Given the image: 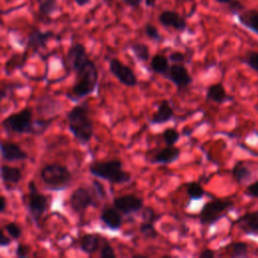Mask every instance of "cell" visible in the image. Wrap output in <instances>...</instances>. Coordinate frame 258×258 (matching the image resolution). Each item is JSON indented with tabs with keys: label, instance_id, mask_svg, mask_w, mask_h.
<instances>
[{
	"label": "cell",
	"instance_id": "e0dca14e",
	"mask_svg": "<svg viewBox=\"0 0 258 258\" xmlns=\"http://www.w3.org/2000/svg\"><path fill=\"white\" fill-rule=\"evenodd\" d=\"M236 224L244 233L258 235V211L244 214L236 221Z\"/></svg>",
	"mask_w": 258,
	"mask_h": 258
},
{
	"label": "cell",
	"instance_id": "836d02e7",
	"mask_svg": "<svg viewBox=\"0 0 258 258\" xmlns=\"http://www.w3.org/2000/svg\"><path fill=\"white\" fill-rule=\"evenodd\" d=\"M117 256L114 248L111 246V244L109 242H107L106 240L103 241L102 246H101V250H100V257L102 258H106V257H113L115 258Z\"/></svg>",
	"mask_w": 258,
	"mask_h": 258
},
{
	"label": "cell",
	"instance_id": "277c9868",
	"mask_svg": "<svg viewBox=\"0 0 258 258\" xmlns=\"http://www.w3.org/2000/svg\"><path fill=\"white\" fill-rule=\"evenodd\" d=\"M40 178L44 186L52 191L66 189L72 180L69 168L59 163H47L40 169Z\"/></svg>",
	"mask_w": 258,
	"mask_h": 258
},
{
	"label": "cell",
	"instance_id": "f1b7e54d",
	"mask_svg": "<svg viewBox=\"0 0 258 258\" xmlns=\"http://www.w3.org/2000/svg\"><path fill=\"white\" fill-rule=\"evenodd\" d=\"M179 132L174 128H166L162 132V138L166 145H174L179 139Z\"/></svg>",
	"mask_w": 258,
	"mask_h": 258
},
{
	"label": "cell",
	"instance_id": "f546056e",
	"mask_svg": "<svg viewBox=\"0 0 258 258\" xmlns=\"http://www.w3.org/2000/svg\"><path fill=\"white\" fill-rule=\"evenodd\" d=\"M248 255V245L245 242H236L232 245L231 257H246Z\"/></svg>",
	"mask_w": 258,
	"mask_h": 258
},
{
	"label": "cell",
	"instance_id": "ee69618b",
	"mask_svg": "<svg viewBox=\"0 0 258 258\" xmlns=\"http://www.w3.org/2000/svg\"><path fill=\"white\" fill-rule=\"evenodd\" d=\"M6 208H7V200H6L5 196H1L0 197V212L4 213Z\"/></svg>",
	"mask_w": 258,
	"mask_h": 258
},
{
	"label": "cell",
	"instance_id": "2e32d148",
	"mask_svg": "<svg viewBox=\"0 0 258 258\" xmlns=\"http://www.w3.org/2000/svg\"><path fill=\"white\" fill-rule=\"evenodd\" d=\"M104 239L96 233H89L85 234L80 238L79 246L81 251H83L86 254H93L97 252V250L102 246Z\"/></svg>",
	"mask_w": 258,
	"mask_h": 258
},
{
	"label": "cell",
	"instance_id": "5b68a950",
	"mask_svg": "<svg viewBox=\"0 0 258 258\" xmlns=\"http://www.w3.org/2000/svg\"><path fill=\"white\" fill-rule=\"evenodd\" d=\"M2 127L9 133L35 135V121H32V112L29 108L8 115L3 119Z\"/></svg>",
	"mask_w": 258,
	"mask_h": 258
},
{
	"label": "cell",
	"instance_id": "30bf717a",
	"mask_svg": "<svg viewBox=\"0 0 258 258\" xmlns=\"http://www.w3.org/2000/svg\"><path fill=\"white\" fill-rule=\"evenodd\" d=\"M164 77L170 81L178 91L184 90L192 83V78L187 69L180 63H173L169 66Z\"/></svg>",
	"mask_w": 258,
	"mask_h": 258
},
{
	"label": "cell",
	"instance_id": "4316f807",
	"mask_svg": "<svg viewBox=\"0 0 258 258\" xmlns=\"http://www.w3.org/2000/svg\"><path fill=\"white\" fill-rule=\"evenodd\" d=\"M39 12L44 16H50L58 10L56 0H36Z\"/></svg>",
	"mask_w": 258,
	"mask_h": 258
},
{
	"label": "cell",
	"instance_id": "d590c367",
	"mask_svg": "<svg viewBox=\"0 0 258 258\" xmlns=\"http://www.w3.org/2000/svg\"><path fill=\"white\" fill-rule=\"evenodd\" d=\"M30 247L26 244H23V243H18L17 244V247L15 249V255L16 257L18 258H25L29 255L30 253Z\"/></svg>",
	"mask_w": 258,
	"mask_h": 258
},
{
	"label": "cell",
	"instance_id": "cb8c5ba5",
	"mask_svg": "<svg viewBox=\"0 0 258 258\" xmlns=\"http://www.w3.org/2000/svg\"><path fill=\"white\" fill-rule=\"evenodd\" d=\"M150 68L154 73L164 76L169 69L168 58L165 55L160 53L154 54L150 58Z\"/></svg>",
	"mask_w": 258,
	"mask_h": 258
},
{
	"label": "cell",
	"instance_id": "7c38bea8",
	"mask_svg": "<svg viewBox=\"0 0 258 258\" xmlns=\"http://www.w3.org/2000/svg\"><path fill=\"white\" fill-rule=\"evenodd\" d=\"M158 21L162 26L171 27L178 31H182L186 28L185 19L173 10H163L158 15Z\"/></svg>",
	"mask_w": 258,
	"mask_h": 258
},
{
	"label": "cell",
	"instance_id": "ab89813d",
	"mask_svg": "<svg viewBox=\"0 0 258 258\" xmlns=\"http://www.w3.org/2000/svg\"><path fill=\"white\" fill-rule=\"evenodd\" d=\"M230 4V8H231V10L233 11V12H241V10H243V5L241 4V2L240 1H237V0H233L231 3H229Z\"/></svg>",
	"mask_w": 258,
	"mask_h": 258
},
{
	"label": "cell",
	"instance_id": "52a82bcc",
	"mask_svg": "<svg viewBox=\"0 0 258 258\" xmlns=\"http://www.w3.org/2000/svg\"><path fill=\"white\" fill-rule=\"evenodd\" d=\"M47 208V197L37 190L33 180L28 182V201L27 209L33 221L38 224V221L44 214Z\"/></svg>",
	"mask_w": 258,
	"mask_h": 258
},
{
	"label": "cell",
	"instance_id": "bcb514c9",
	"mask_svg": "<svg viewBox=\"0 0 258 258\" xmlns=\"http://www.w3.org/2000/svg\"><path fill=\"white\" fill-rule=\"evenodd\" d=\"M156 3V0H145V5L148 7H153Z\"/></svg>",
	"mask_w": 258,
	"mask_h": 258
},
{
	"label": "cell",
	"instance_id": "d6a6232c",
	"mask_svg": "<svg viewBox=\"0 0 258 258\" xmlns=\"http://www.w3.org/2000/svg\"><path fill=\"white\" fill-rule=\"evenodd\" d=\"M243 61L249 66L252 70L258 73V52L257 51H249L245 56Z\"/></svg>",
	"mask_w": 258,
	"mask_h": 258
},
{
	"label": "cell",
	"instance_id": "7dc6e473",
	"mask_svg": "<svg viewBox=\"0 0 258 258\" xmlns=\"http://www.w3.org/2000/svg\"><path fill=\"white\" fill-rule=\"evenodd\" d=\"M218 3H221V4H229L231 3L233 0H216Z\"/></svg>",
	"mask_w": 258,
	"mask_h": 258
},
{
	"label": "cell",
	"instance_id": "b9f144b4",
	"mask_svg": "<svg viewBox=\"0 0 258 258\" xmlns=\"http://www.w3.org/2000/svg\"><path fill=\"white\" fill-rule=\"evenodd\" d=\"M215 255H216V253L213 250L205 249L199 254V257H201V258H213V257H215Z\"/></svg>",
	"mask_w": 258,
	"mask_h": 258
},
{
	"label": "cell",
	"instance_id": "7402d4cb",
	"mask_svg": "<svg viewBox=\"0 0 258 258\" xmlns=\"http://www.w3.org/2000/svg\"><path fill=\"white\" fill-rule=\"evenodd\" d=\"M2 181L7 185H15L22 179V172L18 167L3 164L1 167Z\"/></svg>",
	"mask_w": 258,
	"mask_h": 258
},
{
	"label": "cell",
	"instance_id": "6da1fadb",
	"mask_svg": "<svg viewBox=\"0 0 258 258\" xmlns=\"http://www.w3.org/2000/svg\"><path fill=\"white\" fill-rule=\"evenodd\" d=\"M67 64L75 73L76 82L67 97L74 102L92 95L99 83V73L95 62L89 57L87 49L82 43H74L67 52Z\"/></svg>",
	"mask_w": 258,
	"mask_h": 258
},
{
	"label": "cell",
	"instance_id": "5bb4252c",
	"mask_svg": "<svg viewBox=\"0 0 258 258\" xmlns=\"http://www.w3.org/2000/svg\"><path fill=\"white\" fill-rule=\"evenodd\" d=\"M121 212L114 208H105L102 210L100 214V220L105 225V227L109 228L113 231H118L123 223V218L121 216Z\"/></svg>",
	"mask_w": 258,
	"mask_h": 258
},
{
	"label": "cell",
	"instance_id": "7a4b0ae2",
	"mask_svg": "<svg viewBox=\"0 0 258 258\" xmlns=\"http://www.w3.org/2000/svg\"><path fill=\"white\" fill-rule=\"evenodd\" d=\"M69 129L81 144H88L94 133L93 121L90 117V109L87 103L74 106L67 113Z\"/></svg>",
	"mask_w": 258,
	"mask_h": 258
},
{
	"label": "cell",
	"instance_id": "7bdbcfd3",
	"mask_svg": "<svg viewBox=\"0 0 258 258\" xmlns=\"http://www.w3.org/2000/svg\"><path fill=\"white\" fill-rule=\"evenodd\" d=\"M122 2L130 7H138L140 6L142 0H122Z\"/></svg>",
	"mask_w": 258,
	"mask_h": 258
},
{
	"label": "cell",
	"instance_id": "44dd1931",
	"mask_svg": "<svg viewBox=\"0 0 258 258\" xmlns=\"http://www.w3.org/2000/svg\"><path fill=\"white\" fill-rule=\"evenodd\" d=\"M206 98H207V100L212 101L214 103H218V104L225 103L226 101H229L231 99L228 96L224 86L220 83L214 84V85H211L210 87H208L207 93H206Z\"/></svg>",
	"mask_w": 258,
	"mask_h": 258
},
{
	"label": "cell",
	"instance_id": "8d00e7d4",
	"mask_svg": "<svg viewBox=\"0 0 258 258\" xmlns=\"http://www.w3.org/2000/svg\"><path fill=\"white\" fill-rule=\"evenodd\" d=\"M92 184H93V189H94L95 194L97 195V197H99L101 200L105 199L106 198V190H105L104 185L101 182H99L97 179H94L92 181Z\"/></svg>",
	"mask_w": 258,
	"mask_h": 258
},
{
	"label": "cell",
	"instance_id": "4dcf8cb0",
	"mask_svg": "<svg viewBox=\"0 0 258 258\" xmlns=\"http://www.w3.org/2000/svg\"><path fill=\"white\" fill-rule=\"evenodd\" d=\"M141 218L144 222L155 223L160 219V215L157 214L152 208L150 207H143L141 210Z\"/></svg>",
	"mask_w": 258,
	"mask_h": 258
},
{
	"label": "cell",
	"instance_id": "ffe728a7",
	"mask_svg": "<svg viewBox=\"0 0 258 258\" xmlns=\"http://www.w3.org/2000/svg\"><path fill=\"white\" fill-rule=\"evenodd\" d=\"M237 17L243 26L258 34V10L251 9L239 12L237 13Z\"/></svg>",
	"mask_w": 258,
	"mask_h": 258
},
{
	"label": "cell",
	"instance_id": "8fae6325",
	"mask_svg": "<svg viewBox=\"0 0 258 258\" xmlns=\"http://www.w3.org/2000/svg\"><path fill=\"white\" fill-rule=\"evenodd\" d=\"M113 206L124 215L138 213L144 207L143 200L134 195H124L113 200Z\"/></svg>",
	"mask_w": 258,
	"mask_h": 258
},
{
	"label": "cell",
	"instance_id": "ba28073f",
	"mask_svg": "<svg viewBox=\"0 0 258 258\" xmlns=\"http://www.w3.org/2000/svg\"><path fill=\"white\" fill-rule=\"evenodd\" d=\"M110 73L118 80L119 83L126 87H135L138 85V80L133 70L124 64L118 58H111L109 61Z\"/></svg>",
	"mask_w": 258,
	"mask_h": 258
},
{
	"label": "cell",
	"instance_id": "4fadbf2b",
	"mask_svg": "<svg viewBox=\"0 0 258 258\" xmlns=\"http://www.w3.org/2000/svg\"><path fill=\"white\" fill-rule=\"evenodd\" d=\"M1 155L4 161L14 162L21 161L28 158L27 153L14 142H2L1 143Z\"/></svg>",
	"mask_w": 258,
	"mask_h": 258
},
{
	"label": "cell",
	"instance_id": "d6986e66",
	"mask_svg": "<svg viewBox=\"0 0 258 258\" xmlns=\"http://www.w3.org/2000/svg\"><path fill=\"white\" fill-rule=\"evenodd\" d=\"M180 156V149L173 145H167L162 148L156 155L153 157V163L159 164H169L176 161Z\"/></svg>",
	"mask_w": 258,
	"mask_h": 258
},
{
	"label": "cell",
	"instance_id": "9c48e42d",
	"mask_svg": "<svg viewBox=\"0 0 258 258\" xmlns=\"http://www.w3.org/2000/svg\"><path fill=\"white\" fill-rule=\"evenodd\" d=\"M69 204L71 209L79 214L83 215L90 207H95V202L90 191L85 187H77L70 196Z\"/></svg>",
	"mask_w": 258,
	"mask_h": 258
},
{
	"label": "cell",
	"instance_id": "74e56055",
	"mask_svg": "<svg viewBox=\"0 0 258 258\" xmlns=\"http://www.w3.org/2000/svg\"><path fill=\"white\" fill-rule=\"evenodd\" d=\"M185 54L181 51H173L168 55V59L173 63H182L185 60Z\"/></svg>",
	"mask_w": 258,
	"mask_h": 258
},
{
	"label": "cell",
	"instance_id": "e575fe53",
	"mask_svg": "<svg viewBox=\"0 0 258 258\" xmlns=\"http://www.w3.org/2000/svg\"><path fill=\"white\" fill-rule=\"evenodd\" d=\"M144 32H145L146 36H147L148 38L152 39V40H157V41H158V40L161 39V35H160L158 29H157L154 25H152V24H150V23H147V24L145 25V27H144Z\"/></svg>",
	"mask_w": 258,
	"mask_h": 258
},
{
	"label": "cell",
	"instance_id": "484cf974",
	"mask_svg": "<svg viewBox=\"0 0 258 258\" xmlns=\"http://www.w3.org/2000/svg\"><path fill=\"white\" fill-rule=\"evenodd\" d=\"M130 49L134 53L137 59L141 61H147L150 58L149 47L143 42H134L130 45Z\"/></svg>",
	"mask_w": 258,
	"mask_h": 258
},
{
	"label": "cell",
	"instance_id": "c3c4849f",
	"mask_svg": "<svg viewBox=\"0 0 258 258\" xmlns=\"http://www.w3.org/2000/svg\"><path fill=\"white\" fill-rule=\"evenodd\" d=\"M177 1H182L183 2V1H191V0H177Z\"/></svg>",
	"mask_w": 258,
	"mask_h": 258
},
{
	"label": "cell",
	"instance_id": "1f68e13d",
	"mask_svg": "<svg viewBox=\"0 0 258 258\" xmlns=\"http://www.w3.org/2000/svg\"><path fill=\"white\" fill-rule=\"evenodd\" d=\"M5 230L7 232V234L9 235V237H11L12 239H19L22 236V229L20 228V226L14 222H10L7 223L5 225Z\"/></svg>",
	"mask_w": 258,
	"mask_h": 258
},
{
	"label": "cell",
	"instance_id": "ac0fdd59",
	"mask_svg": "<svg viewBox=\"0 0 258 258\" xmlns=\"http://www.w3.org/2000/svg\"><path fill=\"white\" fill-rule=\"evenodd\" d=\"M54 36L52 31H41L38 29L32 30L27 38L28 47L32 48L34 51L42 48L46 45L47 41Z\"/></svg>",
	"mask_w": 258,
	"mask_h": 258
},
{
	"label": "cell",
	"instance_id": "9a60e30c",
	"mask_svg": "<svg viewBox=\"0 0 258 258\" xmlns=\"http://www.w3.org/2000/svg\"><path fill=\"white\" fill-rule=\"evenodd\" d=\"M173 117H174V111L169 101L162 100L158 104L156 111L153 113L150 122L151 124L159 125V124H163L170 121Z\"/></svg>",
	"mask_w": 258,
	"mask_h": 258
},
{
	"label": "cell",
	"instance_id": "60d3db41",
	"mask_svg": "<svg viewBox=\"0 0 258 258\" xmlns=\"http://www.w3.org/2000/svg\"><path fill=\"white\" fill-rule=\"evenodd\" d=\"M0 234H1V238H0V246L1 247H7V246H9L10 244H11V237L9 238L8 236H6L2 231L0 232Z\"/></svg>",
	"mask_w": 258,
	"mask_h": 258
},
{
	"label": "cell",
	"instance_id": "3957f363",
	"mask_svg": "<svg viewBox=\"0 0 258 258\" xmlns=\"http://www.w3.org/2000/svg\"><path fill=\"white\" fill-rule=\"evenodd\" d=\"M89 172L113 184H125L131 181V174L123 169V163L119 159L92 161L89 164Z\"/></svg>",
	"mask_w": 258,
	"mask_h": 258
},
{
	"label": "cell",
	"instance_id": "f6af8a7d",
	"mask_svg": "<svg viewBox=\"0 0 258 258\" xmlns=\"http://www.w3.org/2000/svg\"><path fill=\"white\" fill-rule=\"evenodd\" d=\"M78 6H85L87 5L88 3H90L91 0H74Z\"/></svg>",
	"mask_w": 258,
	"mask_h": 258
},
{
	"label": "cell",
	"instance_id": "f35d334b",
	"mask_svg": "<svg viewBox=\"0 0 258 258\" xmlns=\"http://www.w3.org/2000/svg\"><path fill=\"white\" fill-rule=\"evenodd\" d=\"M245 194L252 198H258V180L249 184L246 188Z\"/></svg>",
	"mask_w": 258,
	"mask_h": 258
},
{
	"label": "cell",
	"instance_id": "8992f818",
	"mask_svg": "<svg viewBox=\"0 0 258 258\" xmlns=\"http://www.w3.org/2000/svg\"><path fill=\"white\" fill-rule=\"evenodd\" d=\"M233 207L234 203L231 201H210L203 206L200 212V223L204 226H211L217 223Z\"/></svg>",
	"mask_w": 258,
	"mask_h": 258
},
{
	"label": "cell",
	"instance_id": "d4e9b609",
	"mask_svg": "<svg viewBox=\"0 0 258 258\" xmlns=\"http://www.w3.org/2000/svg\"><path fill=\"white\" fill-rule=\"evenodd\" d=\"M185 190H186L187 197L191 201L202 200L206 194L204 187L198 181H189L185 183Z\"/></svg>",
	"mask_w": 258,
	"mask_h": 258
},
{
	"label": "cell",
	"instance_id": "83f0119b",
	"mask_svg": "<svg viewBox=\"0 0 258 258\" xmlns=\"http://www.w3.org/2000/svg\"><path fill=\"white\" fill-rule=\"evenodd\" d=\"M139 232L142 236H144L147 239H155L159 236V233L156 230L154 223H149V222L143 221L139 225Z\"/></svg>",
	"mask_w": 258,
	"mask_h": 258
},
{
	"label": "cell",
	"instance_id": "603a6c76",
	"mask_svg": "<svg viewBox=\"0 0 258 258\" xmlns=\"http://www.w3.org/2000/svg\"><path fill=\"white\" fill-rule=\"evenodd\" d=\"M232 175L234 179L241 184L248 181L251 178L252 171L247 165H245L243 161H238L232 168Z\"/></svg>",
	"mask_w": 258,
	"mask_h": 258
}]
</instances>
